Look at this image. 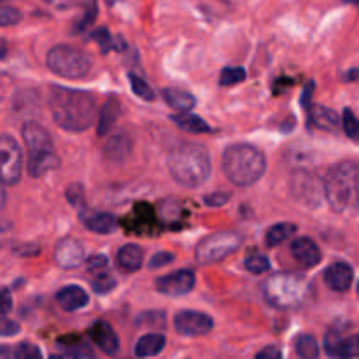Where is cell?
<instances>
[{
	"mask_svg": "<svg viewBox=\"0 0 359 359\" xmlns=\"http://www.w3.org/2000/svg\"><path fill=\"white\" fill-rule=\"evenodd\" d=\"M354 279V272L347 263L337 262L333 265H330L325 272V283L330 290L339 291V293H344L351 287Z\"/></svg>",
	"mask_w": 359,
	"mask_h": 359,
	"instance_id": "cell-17",
	"label": "cell"
},
{
	"mask_svg": "<svg viewBox=\"0 0 359 359\" xmlns=\"http://www.w3.org/2000/svg\"><path fill=\"white\" fill-rule=\"evenodd\" d=\"M244 266H245V270H248V272L259 276V273H266L270 270V259L266 258L265 255L255 252V255H251V256H248V258H245Z\"/></svg>",
	"mask_w": 359,
	"mask_h": 359,
	"instance_id": "cell-31",
	"label": "cell"
},
{
	"mask_svg": "<svg viewBox=\"0 0 359 359\" xmlns=\"http://www.w3.org/2000/svg\"><path fill=\"white\" fill-rule=\"evenodd\" d=\"M0 154H2V177L4 186H14L21 177V167H23V154L20 146L11 135H2L0 140Z\"/></svg>",
	"mask_w": 359,
	"mask_h": 359,
	"instance_id": "cell-9",
	"label": "cell"
},
{
	"mask_svg": "<svg viewBox=\"0 0 359 359\" xmlns=\"http://www.w3.org/2000/svg\"><path fill=\"white\" fill-rule=\"evenodd\" d=\"M297 231H298V226L294 223L273 224V226L266 231L265 242L269 248H277V245H280L283 242H286L287 238L293 237Z\"/></svg>",
	"mask_w": 359,
	"mask_h": 359,
	"instance_id": "cell-27",
	"label": "cell"
},
{
	"mask_svg": "<svg viewBox=\"0 0 359 359\" xmlns=\"http://www.w3.org/2000/svg\"><path fill=\"white\" fill-rule=\"evenodd\" d=\"M351 2H354V4H358V6H359V0H351Z\"/></svg>",
	"mask_w": 359,
	"mask_h": 359,
	"instance_id": "cell-50",
	"label": "cell"
},
{
	"mask_svg": "<svg viewBox=\"0 0 359 359\" xmlns=\"http://www.w3.org/2000/svg\"><path fill=\"white\" fill-rule=\"evenodd\" d=\"M325 196L335 212H349L359 203V165L337 163L325 175Z\"/></svg>",
	"mask_w": 359,
	"mask_h": 359,
	"instance_id": "cell-4",
	"label": "cell"
},
{
	"mask_svg": "<svg viewBox=\"0 0 359 359\" xmlns=\"http://www.w3.org/2000/svg\"><path fill=\"white\" fill-rule=\"evenodd\" d=\"M130 84H132L133 93L137 95L139 98L146 102H153L156 98V93H154L153 88L146 83L140 76H135V74H130Z\"/></svg>",
	"mask_w": 359,
	"mask_h": 359,
	"instance_id": "cell-30",
	"label": "cell"
},
{
	"mask_svg": "<svg viewBox=\"0 0 359 359\" xmlns=\"http://www.w3.org/2000/svg\"><path fill=\"white\" fill-rule=\"evenodd\" d=\"M49 109L53 119L67 132H84L97 118V102L90 91L51 86Z\"/></svg>",
	"mask_w": 359,
	"mask_h": 359,
	"instance_id": "cell-1",
	"label": "cell"
},
{
	"mask_svg": "<svg viewBox=\"0 0 359 359\" xmlns=\"http://www.w3.org/2000/svg\"><path fill=\"white\" fill-rule=\"evenodd\" d=\"M49 70L67 79H79L91 70V58L81 49L69 44H58L46 56Z\"/></svg>",
	"mask_w": 359,
	"mask_h": 359,
	"instance_id": "cell-7",
	"label": "cell"
},
{
	"mask_svg": "<svg viewBox=\"0 0 359 359\" xmlns=\"http://www.w3.org/2000/svg\"><path fill=\"white\" fill-rule=\"evenodd\" d=\"M13 252H16L18 256H35L39 252V245H18V248L13 249Z\"/></svg>",
	"mask_w": 359,
	"mask_h": 359,
	"instance_id": "cell-45",
	"label": "cell"
},
{
	"mask_svg": "<svg viewBox=\"0 0 359 359\" xmlns=\"http://www.w3.org/2000/svg\"><path fill=\"white\" fill-rule=\"evenodd\" d=\"M11 311V293L9 290H2V316H7Z\"/></svg>",
	"mask_w": 359,
	"mask_h": 359,
	"instance_id": "cell-47",
	"label": "cell"
},
{
	"mask_svg": "<svg viewBox=\"0 0 359 359\" xmlns=\"http://www.w3.org/2000/svg\"><path fill=\"white\" fill-rule=\"evenodd\" d=\"M325 351L332 358H359V333L344 339L339 330H330L325 339Z\"/></svg>",
	"mask_w": 359,
	"mask_h": 359,
	"instance_id": "cell-14",
	"label": "cell"
},
{
	"mask_svg": "<svg viewBox=\"0 0 359 359\" xmlns=\"http://www.w3.org/2000/svg\"><path fill=\"white\" fill-rule=\"evenodd\" d=\"M90 335L93 342L98 346V349L104 354H107V356H116L119 353V339L109 323H95L90 330Z\"/></svg>",
	"mask_w": 359,
	"mask_h": 359,
	"instance_id": "cell-15",
	"label": "cell"
},
{
	"mask_svg": "<svg viewBox=\"0 0 359 359\" xmlns=\"http://www.w3.org/2000/svg\"><path fill=\"white\" fill-rule=\"evenodd\" d=\"M168 172L177 184L200 188L210 175V156L202 144L182 142L167 158Z\"/></svg>",
	"mask_w": 359,
	"mask_h": 359,
	"instance_id": "cell-2",
	"label": "cell"
},
{
	"mask_svg": "<svg viewBox=\"0 0 359 359\" xmlns=\"http://www.w3.org/2000/svg\"><path fill=\"white\" fill-rule=\"evenodd\" d=\"M263 293L273 307L293 309L307 300L309 284L297 273H277L263 284Z\"/></svg>",
	"mask_w": 359,
	"mask_h": 359,
	"instance_id": "cell-6",
	"label": "cell"
},
{
	"mask_svg": "<svg viewBox=\"0 0 359 359\" xmlns=\"http://www.w3.org/2000/svg\"><path fill=\"white\" fill-rule=\"evenodd\" d=\"M256 358H259V359H280L283 358V353H280L279 349H277L276 346H269L266 347V349H263V351H259L258 354H256Z\"/></svg>",
	"mask_w": 359,
	"mask_h": 359,
	"instance_id": "cell-44",
	"label": "cell"
},
{
	"mask_svg": "<svg viewBox=\"0 0 359 359\" xmlns=\"http://www.w3.org/2000/svg\"><path fill=\"white\" fill-rule=\"evenodd\" d=\"M165 339L161 333H147V335L140 337L135 344V356L137 358H151L158 356L161 351L165 349Z\"/></svg>",
	"mask_w": 359,
	"mask_h": 359,
	"instance_id": "cell-24",
	"label": "cell"
},
{
	"mask_svg": "<svg viewBox=\"0 0 359 359\" xmlns=\"http://www.w3.org/2000/svg\"><path fill=\"white\" fill-rule=\"evenodd\" d=\"M163 98L172 109H175V111L179 112H189L196 104L195 97H193L191 93L177 90V88H165Z\"/></svg>",
	"mask_w": 359,
	"mask_h": 359,
	"instance_id": "cell-25",
	"label": "cell"
},
{
	"mask_svg": "<svg viewBox=\"0 0 359 359\" xmlns=\"http://www.w3.org/2000/svg\"><path fill=\"white\" fill-rule=\"evenodd\" d=\"M119 114H121V104L116 98H109L100 109L98 114V126H97V135L105 137L112 130L114 123L118 121Z\"/></svg>",
	"mask_w": 359,
	"mask_h": 359,
	"instance_id": "cell-21",
	"label": "cell"
},
{
	"mask_svg": "<svg viewBox=\"0 0 359 359\" xmlns=\"http://www.w3.org/2000/svg\"><path fill=\"white\" fill-rule=\"evenodd\" d=\"M13 356L18 359H39L42 356L41 349L30 342H21L16 349L13 351Z\"/></svg>",
	"mask_w": 359,
	"mask_h": 359,
	"instance_id": "cell-37",
	"label": "cell"
},
{
	"mask_svg": "<svg viewBox=\"0 0 359 359\" xmlns=\"http://www.w3.org/2000/svg\"><path fill=\"white\" fill-rule=\"evenodd\" d=\"M297 354L305 359H314L319 356V344L312 335H300L297 339Z\"/></svg>",
	"mask_w": 359,
	"mask_h": 359,
	"instance_id": "cell-29",
	"label": "cell"
},
{
	"mask_svg": "<svg viewBox=\"0 0 359 359\" xmlns=\"http://www.w3.org/2000/svg\"><path fill=\"white\" fill-rule=\"evenodd\" d=\"M309 118H311L312 125L318 126L319 130H326V132H337L340 123H342V119L337 114V111H333L330 107H323V105L311 107Z\"/></svg>",
	"mask_w": 359,
	"mask_h": 359,
	"instance_id": "cell-20",
	"label": "cell"
},
{
	"mask_svg": "<svg viewBox=\"0 0 359 359\" xmlns=\"http://www.w3.org/2000/svg\"><path fill=\"white\" fill-rule=\"evenodd\" d=\"M154 287L158 293L165 297H182V294L191 293L195 287V273L191 270H177L168 276L158 277L154 280Z\"/></svg>",
	"mask_w": 359,
	"mask_h": 359,
	"instance_id": "cell-12",
	"label": "cell"
},
{
	"mask_svg": "<svg viewBox=\"0 0 359 359\" xmlns=\"http://www.w3.org/2000/svg\"><path fill=\"white\" fill-rule=\"evenodd\" d=\"M174 326L175 332L184 337H202L214 328V321L203 312L182 311L174 318Z\"/></svg>",
	"mask_w": 359,
	"mask_h": 359,
	"instance_id": "cell-11",
	"label": "cell"
},
{
	"mask_svg": "<svg viewBox=\"0 0 359 359\" xmlns=\"http://www.w3.org/2000/svg\"><path fill=\"white\" fill-rule=\"evenodd\" d=\"M91 39H93L95 42H98L102 53H107L111 51V49H119V51L126 49V44L121 41V37H112V35L109 34L107 28H98V30H95L93 34H91Z\"/></svg>",
	"mask_w": 359,
	"mask_h": 359,
	"instance_id": "cell-28",
	"label": "cell"
},
{
	"mask_svg": "<svg viewBox=\"0 0 359 359\" xmlns=\"http://www.w3.org/2000/svg\"><path fill=\"white\" fill-rule=\"evenodd\" d=\"M358 293H359V283H358Z\"/></svg>",
	"mask_w": 359,
	"mask_h": 359,
	"instance_id": "cell-51",
	"label": "cell"
},
{
	"mask_svg": "<svg viewBox=\"0 0 359 359\" xmlns=\"http://www.w3.org/2000/svg\"><path fill=\"white\" fill-rule=\"evenodd\" d=\"M291 252L304 266H316L321 262V251L312 238L300 237L291 244Z\"/></svg>",
	"mask_w": 359,
	"mask_h": 359,
	"instance_id": "cell-19",
	"label": "cell"
},
{
	"mask_svg": "<svg viewBox=\"0 0 359 359\" xmlns=\"http://www.w3.org/2000/svg\"><path fill=\"white\" fill-rule=\"evenodd\" d=\"M144 251L135 244L123 245L118 251V266L126 273H133L142 266Z\"/></svg>",
	"mask_w": 359,
	"mask_h": 359,
	"instance_id": "cell-22",
	"label": "cell"
},
{
	"mask_svg": "<svg viewBox=\"0 0 359 359\" xmlns=\"http://www.w3.org/2000/svg\"><path fill=\"white\" fill-rule=\"evenodd\" d=\"M0 332H2V337H13L20 332V325L14 321H9L7 316H2V328H0Z\"/></svg>",
	"mask_w": 359,
	"mask_h": 359,
	"instance_id": "cell-43",
	"label": "cell"
},
{
	"mask_svg": "<svg viewBox=\"0 0 359 359\" xmlns=\"http://www.w3.org/2000/svg\"><path fill=\"white\" fill-rule=\"evenodd\" d=\"M46 2H48L49 6L56 7V9H67V7L72 6L74 0H46Z\"/></svg>",
	"mask_w": 359,
	"mask_h": 359,
	"instance_id": "cell-48",
	"label": "cell"
},
{
	"mask_svg": "<svg viewBox=\"0 0 359 359\" xmlns=\"http://www.w3.org/2000/svg\"><path fill=\"white\" fill-rule=\"evenodd\" d=\"M56 302L60 307L67 312L79 311L90 304V297L86 291L79 286H65L56 293Z\"/></svg>",
	"mask_w": 359,
	"mask_h": 359,
	"instance_id": "cell-18",
	"label": "cell"
},
{
	"mask_svg": "<svg viewBox=\"0 0 359 359\" xmlns=\"http://www.w3.org/2000/svg\"><path fill=\"white\" fill-rule=\"evenodd\" d=\"M291 189L297 200L305 205L316 207L321 202V191H325V182H319L314 174L309 172H297L291 179Z\"/></svg>",
	"mask_w": 359,
	"mask_h": 359,
	"instance_id": "cell-10",
	"label": "cell"
},
{
	"mask_svg": "<svg viewBox=\"0 0 359 359\" xmlns=\"http://www.w3.org/2000/svg\"><path fill=\"white\" fill-rule=\"evenodd\" d=\"M245 79V70L242 67H226L221 70L219 84L221 86H233V84L242 83Z\"/></svg>",
	"mask_w": 359,
	"mask_h": 359,
	"instance_id": "cell-32",
	"label": "cell"
},
{
	"mask_svg": "<svg viewBox=\"0 0 359 359\" xmlns=\"http://www.w3.org/2000/svg\"><path fill=\"white\" fill-rule=\"evenodd\" d=\"M21 18H23V14H21L20 11L14 9V7L4 6L2 13H0V23H2L4 27H11V25L20 23Z\"/></svg>",
	"mask_w": 359,
	"mask_h": 359,
	"instance_id": "cell-38",
	"label": "cell"
},
{
	"mask_svg": "<svg viewBox=\"0 0 359 359\" xmlns=\"http://www.w3.org/2000/svg\"><path fill=\"white\" fill-rule=\"evenodd\" d=\"M172 121H174L179 128H182L184 132L189 133H209L210 130H212L202 118H200V116L189 114V112L174 114L172 116Z\"/></svg>",
	"mask_w": 359,
	"mask_h": 359,
	"instance_id": "cell-26",
	"label": "cell"
},
{
	"mask_svg": "<svg viewBox=\"0 0 359 359\" xmlns=\"http://www.w3.org/2000/svg\"><path fill=\"white\" fill-rule=\"evenodd\" d=\"M342 126L346 130L347 137L353 140H359V119L358 116L351 111L349 107L344 109V116H342Z\"/></svg>",
	"mask_w": 359,
	"mask_h": 359,
	"instance_id": "cell-34",
	"label": "cell"
},
{
	"mask_svg": "<svg viewBox=\"0 0 359 359\" xmlns=\"http://www.w3.org/2000/svg\"><path fill=\"white\" fill-rule=\"evenodd\" d=\"M55 262L63 270L77 269L84 262V245L72 237L62 238L55 248Z\"/></svg>",
	"mask_w": 359,
	"mask_h": 359,
	"instance_id": "cell-13",
	"label": "cell"
},
{
	"mask_svg": "<svg viewBox=\"0 0 359 359\" xmlns=\"http://www.w3.org/2000/svg\"><path fill=\"white\" fill-rule=\"evenodd\" d=\"M175 256L172 255V252H158V255H154L153 258H151L149 262V269L154 270V269H161V266H167L168 263L174 262Z\"/></svg>",
	"mask_w": 359,
	"mask_h": 359,
	"instance_id": "cell-41",
	"label": "cell"
},
{
	"mask_svg": "<svg viewBox=\"0 0 359 359\" xmlns=\"http://www.w3.org/2000/svg\"><path fill=\"white\" fill-rule=\"evenodd\" d=\"M91 286L97 291L98 294H105L109 291H112L116 287V279L109 272L100 273V276H95L93 280H91Z\"/></svg>",
	"mask_w": 359,
	"mask_h": 359,
	"instance_id": "cell-35",
	"label": "cell"
},
{
	"mask_svg": "<svg viewBox=\"0 0 359 359\" xmlns=\"http://www.w3.org/2000/svg\"><path fill=\"white\" fill-rule=\"evenodd\" d=\"M242 238L241 235L235 231H219L210 237L203 238L196 248L195 256L196 262L200 265H210V263H217L235 252L241 245Z\"/></svg>",
	"mask_w": 359,
	"mask_h": 359,
	"instance_id": "cell-8",
	"label": "cell"
},
{
	"mask_svg": "<svg viewBox=\"0 0 359 359\" xmlns=\"http://www.w3.org/2000/svg\"><path fill=\"white\" fill-rule=\"evenodd\" d=\"M266 170V158L251 144H233L223 154V172L228 181L241 188L256 184Z\"/></svg>",
	"mask_w": 359,
	"mask_h": 359,
	"instance_id": "cell-3",
	"label": "cell"
},
{
	"mask_svg": "<svg viewBox=\"0 0 359 359\" xmlns=\"http://www.w3.org/2000/svg\"><path fill=\"white\" fill-rule=\"evenodd\" d=\"M314 86L316 84L311 81V83L305 86L304 95H302V105H304V109H307V111H311V98H312V91H314Z\"/></svg>",
	"mask_w": 359,
	"mask_h": 359,
	"instance_id": "cell-46",
	"label": "cell"
},
{
	"mask_svg": "<svg viewBox=\"0 0 359 359\" xmlns=\"http://www.w3.org/2000/svg\"><path fill=\"white\" fill-rule=\"evenodd\" d=\"M67 200L74 207H84V188L81 184H70L67 188Z\"/></svg>",
	"mask_w": 359,
	"mask_h": 359,
	"instance_id": "cell-39",
	"label": "cell"
},
{
	"mask_svg": "<svg viewBox=\"0 0 359 359\" xmlns=\"http://www.w3.org/2000/svg\"><path fill=\"white\" fill-rule=\"evenodd\" d=\"M133 149V140L130 133L126 132H116L114 135L109 137L107 144H105V156L112 163H123L126 158L132 154Z\"/></svg>",
	"mask_w": 359,
	"mask_h": 359,
	"instance_id": "cell-16",
	"label": "cell"
},
{
	"mask_svg": "<svg viewBox=\"0 0 359 359\" xmlns=\"http://www.w3.org/2000/svg\"><path fill=\"white\" fill-rule=\"evenodd\" d=\"M228 200H230V195H228V193H221V191L214 193V195H210V196H205V203L209 207H221V205H224Z\"/></svg>",
	"mask_w": 359,
	"mask_h": 359,
	"instance_id": "cell-42",
	"label": "cell"
},
{
	"mask_svg": "<svg viewBox=\"0 0 359 359\" xmlns=\"http://www.w3.org/2000/svg\"><path fill=\"white\" fill-rule=\"evenodd\" d=\"M83 224L95 233L109 235L118 228V219L107 212H91L83 216Z\"/></svg>",
	"mask_w": 359,
	"mask_h": 359,
	"instance_id": "cell-23",
	"label": "cell"
},
{
	"mask_svg": "<svg viewBox=\"0 0 359 359\" xmlns=\"http://www.w3.org/2000/svg\"><path fill=\"white\" fill-rule=\"evenodd\" d=\"M95 16H97V7H95V4H90V7L84 11V16L81 18L76 23V27H74V34H79V32L86 30V28L95 21Z\"/></svg>",
	"mask_w": 359,
	"mask_h": 359,
	"instance_id": "cell-40",
	"label": "cell"
},
{
	"mask_svg": "<svg viewBox=\"0 0 359 359\" xmlns=\"http://www.w3.org/2000/svg\"><path fill=\"white\" fill-rule=\"evenodd\" d=\"M23 140L28 149V172L32 177L37 179L60 167L53 139L44 126L35 121H27L23 126Z\"/></svg>",
	"mask_w": 359,
	"mask_h": 359,
	"instance_id": "cell-5",
	"label": "cell"
},
{
	"mask_svg": "<svg viewBox=\"0 0 359 359\" xmlns=\"http://www.w3.org/2000/svg\"><path fill=\"white\" fill-rule=\"evenodd\" d=\"M109 4H116V2H119V0H107Z\"/></svg>",
	"mask_w": 359,
	"mask_h": 359,
	"instance_id": "cell-49",
	"label": "cell"
},
{
	"mask_svg": "<svg viewBox=\"0 0 359 359\" xmlns=\"http://www.w3.org/2000/svg\"><path fill=\"white\" fill-rule=\"evenodd\" d=\"M109 269V259L107 256L104 255H93L86 262V270L91 273V276H100V273H105Z\"/></svg>",
	"mask_w": 359,
	"mask_h": 359,
	"instance_id": "cell-36",
	"label": "cell"
},
{
	"mask_svg": "<svg viewBox=\"0 0 359 359\" xmlns=\"http://www.w3.org/2000/svg\"><path fill=\"white\" fill-rule=\"evenodd\" d=\"M63 358H95L93 349L86 344H70V346H60Z\"/></svg>",
	"mask_w": 359,
	"mask_h": 359,
	"instance_id": "cell-33",
	"label": "cell"
}]
</instances>
